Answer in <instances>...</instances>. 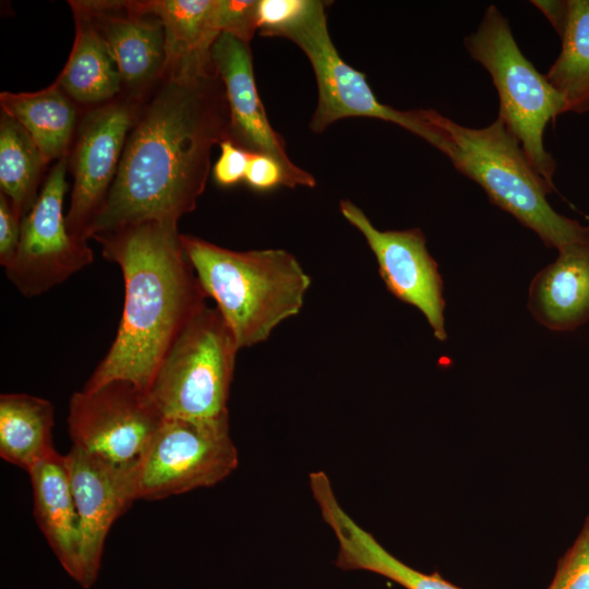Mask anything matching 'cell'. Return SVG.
<instances>
[{"label":"cell","instance_id":"ffe728a7","mask_svg":"<svg viewBox=\"0 0 589 589\" xmlns=\"http://www.w3.org/2000/svg\"><path fill=\"white\" fill-rule=\"evenodd\" d=\"M75 39L63 70L55 82L72 100L104 105L122 89V80L108 48L80 1H70Z\"/></svg>","mask_w":589,"mask_h":589},{"label":"cell","instance_id":"44dd1931","mask_svg":"<svg viewBox=\"0 0 589 589\" xmlns=\"http://www.w3.org/2000/svg\"><path fill=\"white\" fill-rule=\"evenodd\" d=\"M0 105L31 135L46 165L69 155L77 110L56 83L35 93L2 92Z\"/></svg>","mask_w":589,"mask_h":589},{"label":"cell","instance_id":"3957f363","mask_svg":"<svg viewBox=\"0 0 589 589\" xmlns=\"http://www.w3.org/2000/svg\"><path fill=\"white\" fill-rule=\"evenodd\" d=\"M181 243L239 349L267 340L281 322L302 309L311 278L290 252L233 251L182 233Z\"/></svg>","mask_w":589,"mask_h":589},{"label":"cell","instance_id":"f546056e","mask_svg":"<svg viewBox=\"0 0 589 589\" xmlns=\"http://www.w3.org/2000/svg\"><path fill=\"white\" fill-rule=\"evenodd\" d=\"M22 219L9 199L0 193V264L4 269L15 257Z\"/></svg>","mask_w":589,"mask_h":589},{"label":"cell","instance_id":"d6986e66","mask_svg":"<svg viewBox=\"0 0 589 589\" xmlns=\"http://www.w3.org/2000/svg\"><path fill=\"white\" fill-rule=\"evenodd\" d=\"M141 4L157 15L165 28V72L192 73L214 68L211 50L221 34L219 0H149Z\"/></svg>","mask_w":589,"mask_h":589},{"label":"cell","instance_id":"d4e9b609","mask_svg":"<svg viewBox=\"0 0 589 589\" xmlns=\"http://www.w3.org/2000/svg\"><path fill=\"white\" fill-rule=\"evenodd\" d=\"M548 589H589V515L572 546L560 558Z\"/></svg>","mask_w":589,"mask_h":589},{"label":"cell","instance_id":"5bb4252c","mask_svg":"<svg viewBox=\"0 0 589 589\" xmlns=\"http://www.w3.org/2000/svg\"><path fill=\"white\" fill-rule=\"evenodd\" d=\"M230 115L229 140L251 154H264L285 169L290 189L314 188L316 180L288 156L283 136L272 127L256 87L250 43L220 34L211 50Z\"/></svg>","mask_w":589,"mask_h":589},{"label":"cell","instance_id":"8fae6325","mask_svg":"<svg viewBox=\"0 0 589 589\" xmlns=\"http://www.w3.org/2000/svg\"><path fill=\"white\" fill-rule=\"evenodd\" d=\"M142 101L128 96L89 110L81 121L69 155L73 175L70 206L65 214L69 233L87 242L89 229L116 178L128 135Z\"/></svg>","mask_w":589,"mask_h":589},{"label":"cell","instance_id":"7402d4cb","mask_svg":"<svg viewBox=\"0 0 589 589\" xmlns=\"http://www.w3.org/2000/svg\"><path fill=\"white\" fill-rule=\"evenodd\" d=\"M53 406L47 399L27 394L0 396V456L29 471L50 455Z\"/></svg>","mask_w":589,"mask_h":589},{"label":"cell","instance_id":"7c38bea8","mask_svg":"<svg viewBox=\"0 0 589 589\" xmlns=\"http://www.w3.org/2000/svg\"><path fill=\"white\" fill-rule=\"evenodd\" d=\"M339 209L364 237L387 290L401 302L417 308L426 318L434 337L446 340L443 280L436 261L428 251L423 232L419 228L380 230L349 200H341Z\"/></svg>","mask_w":589,"mask_h":589},{"label":"cell","instance_id":"6da1fadb","mask_svg":"<svg viewBox=\"0 0 589 589\" xmlns=\"http://www.w3.org/2000/svg\"><path fill=\"white\" fill-rule=\"evenodd\" d=\"M229 134L226 91L215 68L165 72L140 106L89 238L142 221L178 224L195 209L207 182L212 149Z\"/></svg>","mask_w":589,"mask_h":589},{"label":"cell","instance_id":"5b68a950","mask_svg":"<svg viewBox=\"0 0 589 589\" xmlns=\"http://www.w3.org/2000/svg\"><path fill=\"white\" fill-rule=\"evenodd\" d=\"M465 46L491 74L500 98L498 118L554 190L556 164L544 148L543 134L550 121L567 112L564 97L520 51L507 20L495 5L488 7L478 29L465 38Z\"/></svg>","mask_w":589,"mask_h":589},{"label":"cell","instance_id":"2e32d148","mask_svg":"<svg viewBox=\"0 0 589 589\" xmlns=\"http://www.w3.org/2000/svg\"><path fill=\"white\" fill-rule=\"evenodd\" d=\"M309 483L321 516L337 540L335 564L338 568L371 572L406 589H461L436 572L421 573L392 555L340 506L324 471L311 472Z\"/></svg>","mask_w":589,"mask_h":589},{"label":"cell","instance_id":"e0dca14e","mask_svg":"<svg viewBox=\"0 0 589 589\" xmlns=\"http://www.w3.org/2000/svg\"><path fill=\"white\" fill-rule=\"evenodd\" d=\"M528 309L551 330H574L589 321V235L558 251L529 287Z\"/></svg>","mask_w":589,"mask_h":589},{"label":"cell","instance_id":"f1b7e54d","mask_svg":"<svg viewBox=\"0 0 589 589\" xmlns=\"http://www.w3.org/2000/svg\"><path fill=\"white\" fill-rule=\"evenodd\" d=\"M244 180L256 191H269L279 185L290 189L284 167L276 159L264 154H251Z\"/></svg>","mask_w":589,"mask_h":589},{"label":"cell","instance_id":"603a6c76","mask_svg":"<svg viewBox=\"0 0 589 589\" xmlns=\"http://www.w3.org/2000/svg\"><path fill=\"white\" fill-rule=\"evenodd\" d=\"M562 50L545 74L567 111L589 110V0H569Z\"/></svg>","mask_w":589,"mask_h":589},{"label":"cell","instance_id":"7a4b0ae2","mask_svg":"<svg viewBox=\"0 0 589 589\" xmlns=\"http://www.w3.org/2000/svg\"><path fill=\"white\" fill-rule=\"evenodd\" d=\"M124 281L122 316L106 356L85 383L125 380L148 393L170 347L206 304L178 224L142 221L93 236Z\"/></svg>","mask_w":589,"mask_h":589},{"label":"cell","instance_id":"52a82bcc","mask_svg":"<svg viewBox=\"0 0 589 589\" xmlns=\"http://www.w3.org/2000/svg\"><path fill=\"white\" fill-rule=\"evenodd\" d=\"M238 462L228 413L209 419L165 418L136 465L134 497L156 501L213 486Z\"/></svg>","mask_w":589,"mask_h":589},{"label":"cell","instance_id":"4fadbf2b","mask_svg":"<svg viewBox=\"0 0 589 589\" xmlns=\"http://www.w3.org/2000/svg\"><path fill=\"white\" fill-rule=\"evenodd\" d=\"M65 462L80 521L77 582L87 589L97 579L112 524L135 501L136 467L117 465L73 446Z\"/></svg>","mask_w":589,"mask_h":589},{"label":"cell","instance_id":"484cf974","mask_svg":"<svg viewBox=\"0 0 589 589\" xmlns=\"http://www.w3.org/2000/svg\"><path fill=\"white\" fill-rule=\"evenodd\" d=\"M315 0H257V32L265 37H279L299 23Z\"/></svg>","mask_w":589,"mask_h":589},{"label":"cell","instance_id":"8992f818","mask_svg":"<svg viewBox=\"0 0 589 589\" xmlns=\"http://www.w3.org/2000/svg\"><path fill=\"white\" fill-rule=\"evenodd\" d=\"M239 350L218 309L203 308L170 347L148 390L164 418L227 414Z\"/></svg>","mask_w":589,"mask_h":589},{"label":"cell","instance_id":"ac0fdd59","mask_svg":"<svg viewBox=\"0 0 589 589\" xmlns=\"http://www.w3.org/2000/svg\"><path fill=\"white\" fill-rule=\"evenodd\" d=\"M34 516L64 570L80 576V521L72 494L65 455L53 450L29 471Z\"/></svg>","mask_w":589,"mask_h":589},{"label":"cell","instance_id":"4dcf8cb0","mask_svg":"<svg viewBox=\"0 0 589 589\" xmlns=\"http://www.w3.org/2000/svg\"><path fill=\"white\" fill-rule=\"evenodd\" d=\"M549 20L560 36L563 35L568 16V1H532Z\"/></svg>","mask_w":589,"mask_h":589},{"label":"cell","instance_id":"4316f807","mask_svg":"<svg viewBox=\"0 0 589 589\" xmlns=\"http://www.w3.org/2000/svg\"><path fill=\"white\" fill-rule=\"evenodd\" d=\"M221 34L250 43L257 31V0H219Z\"/></svg>","mask_w":589,"mask_h":589},{"label":"cell","instance_id":"30bf717a","mask_svg":"<svg viewBox=\"0 0 589 589\" xmlns=\"http://www.w3.org/2000/svg\"><path fill=\"white\" fill-rule=\"evenodd\" d=\"M164 419L148 393L129 381L112 380L74 393L67 422L73 447L136 467Z\"/></svg>","mask_w":589,"mask_h":589},{"label":"cell","instance_id":"9c48e42d","mask_svg":"<svg viewBox=\"0 0 589 589\" xmlns=\"http://www.w3.org/2000/svg\"><path fill=\"white\" fill-rule=\"evenodd\" d=\"M69 155L52 166L35 203L23 217L15 257L4 269L24 297L49 291L94 261L87 242L72 237L65 224Z\"/></svg>","mask_w":589,"mask_h":589},{"label":"cell","instance_id":"83f0119b","mask_svg":"<svg viewBox=\"0 0 589 589\" xmlns=\"http://www.w3.org/2000/svg\"><path fill=\"white\" fill-rule=\"evenodd\" d=\"M220 155L214 166L213 175L221 187H231L244 180L251 153L230 140L219 144Z\"/></svg>","mask_w":589,"mask_h":589},{"label":"cell","instance_id":"cb8c5ba5","mask_svg":"<svg viewBox=\"0 0 589 589\" xmlns=\"http://www.w3.org/2000/svg\"><path fill=\"white\" fill-rule=\"evenodd\" d=\"M43 156L26 130L1 111L0 188L23 218L38 196Z\"/></svg>","mask_w":589,"mask_h":589},{"label":"cell","instance_id":"9a60e30c","mask_svg":"<svg viewBox=\"0 0 589 589\" xmlns=\"http://www.w3.org/2000/svg\"><path fill=\"white\" fill-rule=\"evenodd\" d=\"M105 41L123 86L140 98L165 73L166 35L161 21L141 1H80Z\"/></svg>","mask_w":589,"mask_h":589},{"label":"cell","instance_id":"277c9868","mask_svg":"<svg viewBox=\"0 0 589 589\" xmlns=\"http://www.w3.org/2000/svg\"><path fill=\"white\" fill-rule=\"evenodd\" d=\"M446 139L444 155L462 175L477 182L490 201L534 231L558 251L589 235L582 226L556 213L546 200L553 191L531 165L516 137L497 117L472 129L434 110Z\"/></svg>","mask_w":589,"mask_h":589},{"label":"cell","instance_id":"ba28073f","mask_svg":"<svg viewBox=\"0 0 589 589\" xmlns=\"http://www.w3.org/2000/svg\"><path fill=\"white\" fill-rule=\"evenodd\" d=\"M326 3L315 0L311 11L280 35L303 51L315 75L317 104L311 131L322 133L342 119L371 118L397 124L426 141L431 123L425 109L398 110L381 103L365 74L339 55L328 32Z\"/></svg>","mask_w":589,"mask_h":589}]
</instances>
